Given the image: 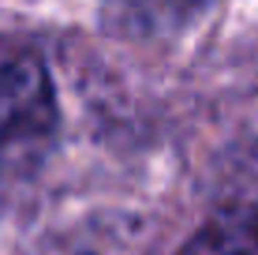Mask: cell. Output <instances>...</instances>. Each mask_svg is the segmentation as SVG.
<instances>
[{
  "label": "cell",
  "mask_w": 258,
  "mask_h": 255,
  "mask_svg": "<svg viewBox=\"0 0 258 255\" xmlns=\"http://www.w3.org/2000/svg\"><path fill=\"white\" fill-rule=\"evenodd\" d=\"M183 255H258V210H225L206 222Z\"/></svg>",
  "instance_id": "cell-2"
},
{
  "label": "cell",
  "mask_w": 258,
  "mask_h": 255,
  "mask_svg": "<svg viewBox=\"0 0 258 255\" xmlns=\"http://www.w3.org/2000/svg\"><path fill=\"white\" fill-rule=\"evenodd\" d=\"M56 139V90L38 57L0 38V180L30 173Z\"/></svg>",
  "instance_id": "cell-1"
}]
</instances>
